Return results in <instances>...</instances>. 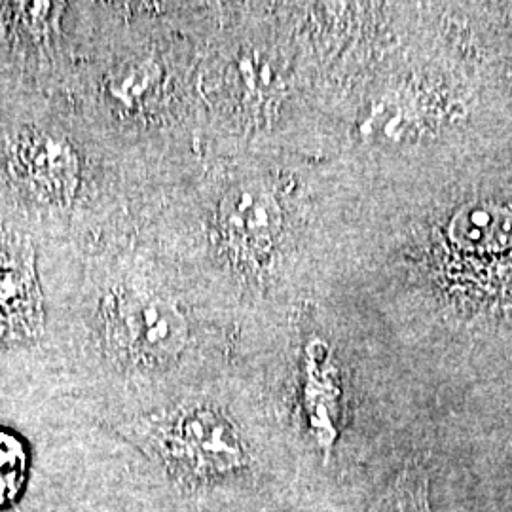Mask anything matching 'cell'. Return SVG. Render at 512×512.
<instances>
[{"mask_svg": "<svg viewBox=\"0 0 512 512\" xmlns=\"http://www.w3.org/2000/svg\"><path fill=\"white\" fill-rule=\"evenodd\" d=\"M145 433L165 469L186 484L230 480L249 465L238 427L209 404H188L152 418Z\"/></svg>", "mask_w": 512, "mask_h": 512, "instance_id": "cell-1", "label": "cell"}, {"mask_svg": "<svg viewBox=\"0 0 512 512\" xmlns=\"http://www.w3.org/2000/svg\"><path fill=\"white\" fill-rule=\"evenodd\" d=\"M107 338L114 353L131 365L158 368L173 363L186 348L188 323L165 296L148 291L112 294L105 311Z\"/></svg>", "mask_w": 512, "mask_h": 512, "instance_id": "cell-2", "label": "cell"}, {"mask_svg": "<svg viewBox=\"0 0 512 512\" xmlns=\"http://www.w3.org/2000/svg\"><path fill=\"white\" fill-rule=\"evenodd\" d=\"M42 330L35 249L29 239L0 226V348L35 342Z\"/></svg>", "mask_w": 512, "mask_h": 512, "instance_id": "cell-3", "label": "cell"}, {"mask_svg": "<svg viewBox=\"0 0 512 512\" xmlns=\"http://www.w3.org/2000/svg\"><path fill=\"white\" fill-rule=\"evenodd\" d=\"M12 175L40 200L67 203L78 184L73 147L50 131H25L10 148Z\"/></svg>", "mask_w": 512, "mask_h": 512, "instance_id": "cell-4", "label": "cell"}, {"mask_svg": "<svg viewBox=\"0 0 512 512\" xmlns=\"http://www.w3.org/2000/svg\"><path fill=\"white\" fill-rule=\"evenodd\" d=\"M219 228L224 243L241 256L264 255L279 228V209L262 184H239L220 202Z\"/></svg>", "mask_w": 512, "mask_h": 512, "instance_id": "cell-5", "label": "cell"}, {"mask_svg": "<svg viewBox=\"0 0 512 512\" xmlns=\"http://www.w3.org/2000/svg\"><path fill=\"white\" fill-rule=\"evenodd\" d=\"M31 476V452L16 431L0 427V512L18 505Z\"/></svg>", "mask_w": 512, "mask_h": 512, "instance_id": "cell-6", "label": "cell"}, {"mask_svg": "<svg viewBox=\"0 0 512 512\" xmlns=\"http://www.w3.org/2000/svg\"><path fill=\"white\" fill-rule=\"evenodd\" d=\"M370 512H431L425 471L420 467L404 469Z\"/></svg>", "mask_w": 512, "mask_h": 512, "instance_id": "cell-7", "label": "cell"}]
</instances>
